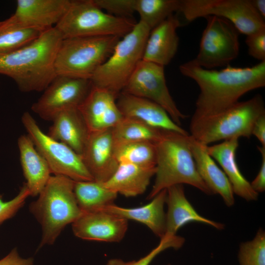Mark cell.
Returning a JSON list of instances; mask_svg holds the SVG:
<instances>
[{
	"instance_id": "obj_3",
	"label": "cell",
	"mask_w": 265,
	"mask_h": 265,
	"mask_svg": "<svg viewBox=\"0 0 265 265\" xmlns=\"http://www.w3.org/2000/svg\"><path fill=\"white\" fill-rule=\"evenodd\" d=\"M189 135L162 131L160 138L155 143L156 177L148 199L176 185H189L207 195L213 194L197 171L189 145Z\"/></svg>"
},
{
	"instance_id": "obj_21",
	"label": "cell",
	"mask_w": 265,
	"mask_h": 265,
	"mask_svg": "<svg viewBox=\"0 0 265 265\" xmlns=\"http://www.w3.org/2000/svg\"><path fill=\"white\" fill-rule=\"evenodd\" d=\"M165 235H176L183 226L191 222L205 224L217 230H223L225 225L200 215L187 200L183 185H176L166 189Z\"/></svg>"
},
{
	"instance_id": "obj_37",
	"label": "cell",
	"mask_w": 265,
	"mask_h": 265,
	"mask_svg": "<svg viewBox=\"0 0 265 265\" xmlns=\"http://www.w3.org/2000/svg\"><path fill=\"white\" fill-rule=\"evenodd\" d=\"M262 156V164L256 178L250 183L251 187L257 193L265 190V146H258Z\"/></svg>"
},
{
	"instance_id": "obj_38",
	"label": "cell",
	"mask_w": 265,
	"mask_h": 265,
	"mask_svg": "<svg viewBox=\"0 0 265 265\" xmlns=\"http://www.w3.org/2000/svg\"><path fill=\"white\" fill-rule=\"evenodd\" d=\"M32 257H21L17 248L13 249L5 257L0 260V265H33Z\"/></svg>"
},
{
	"instance_id": "obj_25",
	"label": "cell",
	"mask_w": 265,
	"mask_h": 265,
	"mask_svg": "<svg viewBox=\"0 0 265 265\" xmlns=\"http://www.w3.org/2000/svg\"><path fill=\"white\" fill-rule=\"evenodd\" d=\"M17 144L25 185L30 196H37L52 176L50 168L27 134L20 135Z\"/></svg>"
},
{
	"instance_id": "obj_11",
	"label": "cell",
	"mask_w": 265,
	"mask_h": 265,
	"mask_svg": "<svg viewBox=\"0 0 265 265\" xmlns=\"http://www.w3.org/2000/svg\"><path fill=\"white\" fill-rule=\"evenodd\" d=\"M205 18L207 25L193 61L207 69L229 65L239 54V31L225 19L213 16Z\"/></svg>"
},
{
	"instance_id": "obj_34",
	"label": "cell",
	"mask_w": 265,
	"mask_h": 265,
	"mask_svg": "<svg viewBox=\"0 0 265 265\" xmlns=\"http://www.w3.org/2000/svg\"><path fill=\"white\" fill-rule=\"evenodd\" d=\"M29 196V192L25 184L18 194L9 201H3L2 196H0V225L16 214Z\"/></svg>"
},
{
	"instance_id": "obj_29",
	"label": "cell",
	"mask_w": 265,
	"mask_h": 265,
	"mask_svg": "<svg viewBox=\"0 0 265 265\" xmlns=\"http://www.w3.org/2000/svg\"><path fill=\"white\" fill-rule=\"evenodd\" d=\"M42 32L25 27L11 16L0 21V55L18 50L36 39Z\"/></svg>"
},
{
	"instance_id": "obj_19",
	"label": "cell",
	"mask_w": 265,
	"mask_h": 265,
	"mask_svg": "<svg viewBox=\"0 0 265 265\" xmlns=\"http://www.w3.org/2000/svg\"><path fill=\"white\" fill-rule=\"evenodd\" d=\"M181 26L173 14L151 30L144 48L142 59L164 67L176 55L179 38L177 29Z\"/></svg>"
},
{
	"instance_id": "obj_17",
	"label": "cell",
	"mask_w": 265,
	"mask_h": 265,
	"mask_svg": "<svg viewBox=\"0 0 265 265\" xmlns=\"http://www.w3.org/2000/svg\"><path fill=\"white\" fill-rule=\"evenodd\" d=\"M71 2V0H18L12 16L22 26L43 32L57 24Z\"/></svg>"
},
{
	"instance_id": "obj_23",
	"label": "cell",
	"mask_w": 265,
	"mask_h": 265,
	"mask_svg": "<svg viewBox=\"0 0 265 265\" xmlns=\"http://www.w3.org/2000/svg\"><path fill=\"white\" fill-rule=\"evenodd\" d=\"M166 189L160 191L147 204L136 208H126L114 204L104 207L98 211L106 212L120 217L140 222L149 228L160 238L165 234Z\"/></svg>"
},
{
	"instance_id": "obj_2",
	"label": "cell",
	"mask_w": 265,
	"mask_h": 265,
	"mask_svg": "<svg viewBox=\"0 0 265 265\" xmlns=\"http://www.w3.org/2000/svg\"><path fill=\"white\" fill-rule=\"evenodd\" d=\"M63 40L54 27L13 52L0 55V74L11 78L23 92L44 91L56 77L54 63Z\"/></svg>"
},
{
	"instance_id": "obj_8",
	"label": "cell",
	"mask_w": 265,
	"mask_h": 265,
	"mask_svg": "<svg viewBox=\"0 0 265 265\" xmlns=\"http://www.w3.org/2000/svg\"><path fill=\"white\" fill-rule=\"evenodd\" d=\"M120 38L99 36L63 39L55 60L56 75L90 80Z\"/></svg>"
},
{
	"instance_id": "obj_33",
	"label": "cell",
	"mask_w": 265,
	"mask_h": 265,
	"mask_svg": "<svg viewBox=\"0 0 265 265\" xmlns=\"http://www.w3.org/2000/svg\"><path fill=\"white\" fill-rule=\"evenodd\" d=\"M184 238L177 236L164 235L159 244L153 249L148 254L138 260L125 262L120 259H111L106 265H150L153 260L161 252L169 249L177 250L184 244Z\"/></svg>"
},
{
	"instance_id": "obj_12",
	"label": "cell",
	"mask_w": 265,
	"mask_h": 265,
	"mask_svg": "<svg viewBox=\"0 0 265 265\" xmlns=\"http://www.w3.org/2000/svg\"><path fill=\"white\" fill-rule=\"evenodd\" d=\"M122 92L158 104L179 126L187 117L179 109L170 94L166 82L164 67L162 66L141 60Z\"/></svg>"
},
{
	"instance_id": "obj_16",
	"label": "cell",
	"mask_w": 265,
	"mask_h": 265,
	"mask_svg": "<svg viewBox=\"0 0 265 265\" xmlns=\"http://www.w3.org/2000/svg\"><path fill=\"white\" fill-rule=\"evenodd\" d=\"M128 227V220L103 211L82 213L72 224V231L77 238L109 242L120 241Z\"/></svg>"
},
{
	"instance_id": "obj_28",
	"label": "cell",
	"mask_w": 265,
	"mask_h": 265,
	"mask_svg": "<svg viewBox=\"0 0 265 265\" xmlns=\"http://www.w3.org/2000/svg\"><path fill=\"white\" fill-rule=\"evenodd\" d=\"M114 155L119 163H128L146 168L156 166V147L152 142L115 140Z\"/></svg>"
},
{
	"instance_id": "obj_36",
	"label": "cell",
	"mask_w": 265,
	"mask_h": 265,
	"mask_svg": "<svg viewBox=\"0 0 265 265\" xmlns=\"http://www.w3.org/2000/svg\"><path fill=\"white\" fill-rule=\"evenodd\" d=\"M246 36L248 54L260 62L265 61V28Z\"/></svg>"
},
{
	"instance_id": "obj_13",
	"label": "cell",
	"mask_w": 265,
	"mask_h": 265,
	"mask_svg": "<svg viewBox=\"0 0 265 265\" xmlns=\"http://www.w3.org/2000/svg\"><path fill=\"white\" fill-rule=\"evenodd\" d=\"M92 86L90 80L57 75L32 105L31 109L42 119L52 122L61 112L78 107Z\"/></svg>"
},
{
	"instance_id": "obj_41",
	"label": "cell",
	"mask_w": 265,
	"mask_h": 265,
	"mask_svg": "<svg viewBox=\"0 0 265 265\" xmlns=\"http://www.w3.org/2000/svg\"><path fill=\"white\" fill-rule=\"evenodd\" d=\"M171 265V264H168V265Z\"/></svg>"
},
{
	"instance_id": "obj_15",
	"label": "cell",
	"mask_w": 265,
	"mask_h": 265,
	"mask_svg": "<svg viewBox=\"0 0 265 265\" xmlns=\"http://www.w3.org/2000/svg\"><path fill=\"white\" fill-rule=\"evenodd\" d=\"M118 95L92 85L78 107L90 132L113 128L123 118L117 105Z\"/></svg>"
},
{
	"instance_id": "obj_14",
	"label": "cell",
	"mask_w": 265,
	"mask_h": 265,
	"mask_svg": "<svg viewBox=\"0 0 265 265\" xmlns=\"http://www.w3.org/2000/svg\"><path fill=\"white\" fill-rule=\"evenodd\" d=\"M114 143L112 128L90 132L81 156L93 180L104 183L116 170Z\"/></svg>"
},
{
	"instance_id": "obj_4",
	"label": "cell",
	"mask_w": 265,
	"mask_h": 265,
	"mask_svg": "<svg viewBox=\"0 0 265 265\" xmlns=\"http://www.w3.org/2000/svg\"><path fill=\"white\" fill-rule=\"evenodd\" d=\"M74 181L61 175H52L29 206L42 229L39 245L53 244L65 227L82 214L74 191Z\"/></svg>"
},
{
	"instance_id": "obj_40",
	"label": "cell",
	"mask_w": 265,
	"mask_h": 265,
	"mask_svg": "<svg viewBox=\"0 0 265 265\" xmlns=\"http://www.w3.org/2000/svg\"><path fill=\"white\" fill-rule=\"evenodd\" d=\"M251 1L256 11L264 19L265 17V0H251Z\"/></svg>"
},
{
	"instance_id": "obj_7",
	"label": "cell",
	"mask_w": 265,
	"mask_h": 265,
	"mask_svg": "<svg viewBox=\"0 0 265 265\" xmlns=\"http://www.w3.org/2000/svg\"><path fill=\"white\" fill-rule=\"evenodd\" d=\"M135 24L128 17L105 12L96 5L94 0H71L66 12L54 27L63 39L79 37L122 38Z\"/></svg>"
},
{
	"instance_id": "obj_9",
	"label": "cell",
	"mask_w": 265,
	"mask_h": 265,
	"mask_svg": "<svg viewBox=\"0 0 265 265\" xmlns=\"http://www.w3.org/2000/svg\"><path fill=\"white\" fill-rule=\"evenodd\" d=\"M21 121L26 134L48 163L52 174L65 176L74 181L93 180L81 156L67 145L45 133L29 112L26 111L23 114Z\"/></svg>"
},
{
	"instance_id": "obj_27",
	"label": "cell",
	"mask_w": 265,
	"mask_h": 265,
	"mask_svg": "<svg viewBox=\"0 0 265 265\" xmlns=\"http://www.w3.org/2000/svg\"><path fill=\"white\" fill-rule=\"evenodd\" d=\"M74 191L82 213L96 211L114 204L118 194L106 187L104 183L94 180L75 181Z\"/></svg>"
},
{
	"instance_id": "obj_26",
	"label": "cell",
	"mask_w": 265,
	"mask_h": 265,
	"mask_svg": "<svg viewBox=\"0 0 265 265\" xmlns=\"http://www.w3.org/2000/svg\"><path fill=\"white\" fill-rule=\"evenodd\" d=\"M156 170V167L119 163L114 173L104 184L109 189L125 197L136 196L146 191Z\"/></svg>"
},
{
	"instance_id": "obj_24",
	"label": "cell",
	"mask_w": 265,
	"mask_h": 265,
	"mask_svg": "<svg viewBox=\"0 0 265 265\" xmlns=\"http://www.w3.org/2000/svg\"><path fill=\"white\" fill-rule=\"evenodd\" d=\"M47 133L81 155L90 132L78 108L72 107L58 114Z\"/></svg>"
},
{
	"instance_id": "obj_20",
	"label": "cell",
	"mask_w": 265,
	"mask_h": 265,
	"mask_svg": "<svg viewBox=\"0 0 265 265\" xmlns=\"http://www.w3.org/2000/svg\"><path fill=\"white\" fill-rule=\"evenodd\" d=\"M238 138L223 141L219 144L206 146L208 154L219 164L232 186L234 194L247 201H256L259 193L240 172L236 161Z\"/></svg>"
},
{
	"instance_id": "obj_18",
	"label": "cell",
	"mask_w": 265,
	"mask_h": 265,
	"mask_svg": "<svg viewBox=\"0 0 265 265\" xmlns=\"http://www.w3.org/2000/svg\"><path fill=\"white\" fill-rule=\"evenodd\" d=\"M117 100L124 117L138 120L157 129L189 135L172 120L164 108L155 102L123 92L118 95Z\"/></svg>"
},
{
	"instance_id": "obj_35",
	"label": "cell",
	"mask_w": 265,
	"mask_h": 265,
	"mask_svg": "<svg viewBox=\"0 0 265 265\" xmlns=\"http://www.w3.org/2000/svg\"><path fill=\"white\" fill-rule=\"evenodd\" d=\"M94 1L100 9L114 16L127 17L135 12V0H94Z\"/></svg>"
},
{
	"instance_id": "obj_22",
	"label": "cell",
	"mask_w": 265,
	"mask_h": 265,
	"mask_svg": "<svg viewBox=\"0 0 265 265\" xmlns=\"http://www.w3.org/2000/svg\"><path fill=\"white\" fill-rule=\"evenodd\" d=\"M190 149L197 171L212 194H218L228 207L235 204L234 193L232 186L223 171L207 153L206 145L188 136Z\"/></svg>"
},
{
	"instance_id": "obj_32",
	"label": "cell",
	"mask_w": 265,
	"mask_h": 265,
	"mask_svg": "<svg viewBox=\"0 0 265 265\" xmlns=\"http://www.w3.org/2000/svg\"><path fill=\"white\" fill-rule=\"evenodd\" d=\"M238 259L239 265H265V232L262 228L252 240L240 244Z\"/></svg>"
},
{
	"instance_id": "obj_5",
	"label": "cell",
	"mask_w": 265,
	"mask_h": 265,
	"mask_svg": "<svg viewBox=\"0 0 265 265\" xmlns=\"http://www.w3.org/2000/svg\"><path fill=\"white\" fill-rule=\"evenodd\" d=\"M265 114L263 98L258 94L214 115L191 120L190 135L206 146L234 137L249 138L256 121Z\"/></svg>"
},
{
	"instance_id": "obj_1",
	"label": "cell",
	"mask_w": 265,
	"mask_h": 265,
	"mask_svg": "<svg viewBox=\"0 0 265 265\" xmlns=\"http://www.w3.org/2000/svg\"><path fill=\"white\" fill-rule=\"evenodd\" d=\"M179 70L193 80L200 90L191 120L219 113L238 102L248 92L265 86V61L250 67L229 65L217 70L203 68L191 60L180 65Z\"/></svg>"
},
{
	"instance_id": "obj_31",
	"label": "cell",
	"mask_w": 265,
	"mask_h": 265,
	"mask_svg": "<svg viewBox=\"0 0 265 265\" xmlns=\"http://www.w3.org/2000/svg\"><path fill=\"white\" fill-rule=\"evenodd\" d=\"M163 130L155 128L138 120L124 117L112 128L116 141H150L155 143Z\"/></svg>"
},
{
	"instance_id": "obj_10",
	"label": "cell",
	"mask_w": 265,
	"mask_h": 265,
	"mask_svg": "<svg viewBox=\"0 0 265 265\" xmlns=\"http://www.w3.org/2000/svg\"><path fill=\"white\" fill-rule=\"evenodd\" d=\"M179 11L187 22L210 16L225 19L246 35L265 28L251 0H181Z\"/></svg>"
},
{
	"instance_id": "obj_39",
	"label": "cell",
	"mask_w": 265,
	"mask_h": 265,
	"mask_svg": "<svg viewBox=\"0 0 265 265\" xmlns=\"http://www.w3.org/2000/svg\"><path fill=\"white\" fill-rule=\"evenodd\" d=\"M252 135L257 137L262 146H265V114L256 121L252 130Z\"/></svg>"
},
{
	"instance_id": "obj_6",
	"label": "cell",
	"mask_w": 265,
	"mask_h": 265,
	"mask_svg": "<svg viewBox=\"0 0 265 265\" xmlns=\"http://www.w3.org/2000/svg\"><path fill=\"white\" fill-rule=\"evenodd\" d=\"M151 29L139 21L115 45L107 59L97 69L90 80L93 86L118 95L124 89L138 63Z\"/></svg>"
},
{
	"instance_id": "obj_30",
	"label": "cell",
	"mask_w": 265,
	"mask_h": 265,
	"mask_svg": "<svg viewBox=\"0 0 265 265\" xmlns=\"http://www.w3.org/2000/svg\"><path fill=\"white\" fill-rule=\"evenodd\" d=\"M180 5L181 0H135L134 10L151 30L179 11Z\"/></svg>"
}]
</instances>
